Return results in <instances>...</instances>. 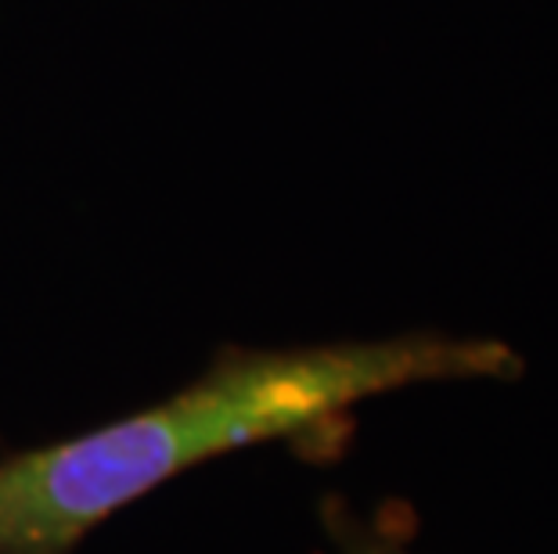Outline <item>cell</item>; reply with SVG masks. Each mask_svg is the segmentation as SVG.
<instances>
[{"label": "cell", "instance_id": "2", "mask_svg": "<svg viewBox=\"0 0 558 554\" xmlns=\"http://www.w3.org/2000/svg\"><path fill=\"white\" fill-rule=\"evenodd\" d=\"M336 537H339L342 554H403L400 547L389 544V540L367 533L364 526H357V518H350V515L336 518Z\"/></svg>", "mask_w": 558, "mask_h": 554}, {"label": "cell", "instance_id": "1", "mask_svg": "<svg viewBox=\"0 0 558 554\" xmlns=\"http://www.w3.org/2000/svg\"><path fill=\"white\" fill-rule=\"evenodd\" d=\"M501 338L397 335L234 353L181 393L0 465V554H69L130 501L220 454L320 429L364 399L425 382H512Z\"/></svg>", "mask_w": 558, "mask_h": 554}]
</instances>
